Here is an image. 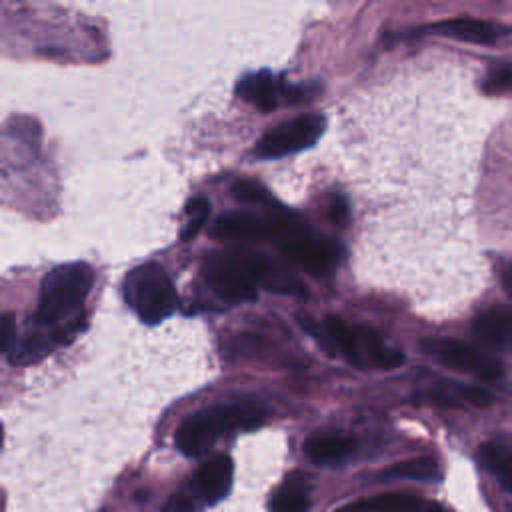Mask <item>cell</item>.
<instances>
[{"label": "cell", "instance_id": "cell-5", "mask_svg": "<svg viewBox=\"0 0 512 512\" xmlns=\"http://www.w3.org/2000/svg\"><path fill=\"white\" fill-rule=\"evenodd\" d=\"M122 294L128 308L144 324L162 322L178 306L174 284L168 272L156 262H146L132 268L124 278Z\"/></svg>", "mask_w": 512, "mask_h": 512}, {"label": "cell", "instance_id": "cell-25", "mask_svg": "<svg viewBox=\"0 0 512 512\" xmlns=\"http://www.w3.org/2000/svg\"><path fill=\"white\" fill-rule=\"evenodd\" d=\"M504 288L512 296V266H508V270L504 272Z\"/></svg>", "mask_w": 512, "mask_h": 512}, {"label": "cell", "instance_id": "cell-19", "mask_svg": "<svg viewBox=\"0 0 512 512\" xmlns=\"http://www.w3.org/2000/svg\"><path fill=\"white\" fill-rule=\"evenodd\" d=\"M184 214H186V222H184V228H182V232H180V238H182L184 242H188V240H192V238L204 228V224L208 222V216H210V202H208L206 198H202V196H196V198L188 200Z\"/></svg>", "mask_w": 512, "mask_h": 512}, {"label": "cell", "instance_id": "cell-20", "mask_svg": "<svg viewBox=\"0 0 512 512\" xmlns=\"http://www.w3.org/2000/svg\"><path fill=\"white\" fill-rule=\"evenodd\" d=\"M232 196L242 202V204H250V206H262V208H270L274 206V198L270 196V192L260 186L258 182L252 180H238L232 186Z\"/></svg>", "mask_w": 512, "mask_h": 512}, {"label": "cell", "instance_id": "cell-12", "mask_svg": "<svg viewBox=\"0 0 512 512\" xmlns=\"http://www.w3.org/2000/svg\"><path fill=\"white\" fill-rule=\"evenodd\" d=\"M328 344L326 350H334L342 354L346 360H350L356 366H364V354H362V336L360 326H350L340 316H328L324 322Z\"/></svg>", "mask_w": 512, "mask_h": 512}, {"label": "cell", "instance_id": "cell-11", "mask_svg": "<svg viewBox=\"0 0 512 512\" xmlns=\"http://www.w3.org/2000/svg\"><path fill=\"white\" fill-rule=\"evenodd\" d=\"M428 32L450 36L462 42H472V44H494L496 38L502 34V28L494 26L492 22H484L476 18H454V20H446L430 26Z\"/></svg>", "mask_w": 512, "mask_h": 512}, {"label": "cell", "instance_id": "cell-6", "mask_svg": "<svg viewBox=\"0 0 512 512\" xmlns=\"http://www.w3.org/2000/svg\"><path fill=\"white\" fill-rule=\"evenodd\" d=\"M324 118L318 114H306L298 116L294 120H288L270 132H266L258 146L256 156L260 158H282L288 154L302 152L306 148H312L318 138L324 132Z\"/></svg>", "mask_w": 512, "mask_h": 512}, {"label": "cell", "instance_id": "cell-17", "mask_svg": "<svg viewBox=\"0 0 512 512\" xmlns=\"http://www.w3.org/2000/svg\"><path fill=\"white\" fill-rule=\"evenodd\" d=\"M400 478H408V480H418V482H436L440 480V470L436 460L432 458H416L410 462H402L396 464L388 470H382L378 474V480H400Z\"/></svg>", "mask_w": 512, "mask_h": 512}, {"label": "cell", "instance_id": "cell-10", "mask_svg": "<svg viewBox=\"0 0 512 512\" xmlns=\"http://www.w3.org/2000/svg\"><path fill=\"white\" fill-rule=\"evenodd\" d=\"M274 218L270 214H256L248 210L226 212L216 218L210 234L218 240H262L272 238Z\"/></svg>", "mask_w": 512, "mask_h": 512}, {"label": "cell", "instance_id": "cell-16", "mask_svg": "<svg viewBox=\"0 0 512 512\" xmlns=\"http://www.w3.org/2000/svg\"><path fill=\"white\" fill-rule=\"evenodd\" d=\"M480 462L486 470H490L500 486L512 492V452L502 444L488 442L480 446Z\"/></svg>", "mask_w": 512, "mask_h": 512}, {"label": "cell", "instance_id": "cell-4", "mask_svg": "<svg viewBox=\"0 0 512 512\" xmlns=\"http://www.w3.org/2000/svg\"><path fill=\"white\" fill-rule=\"evenodd\" d=\"M266 412L254 402L216 404L190 414L176 432V448L186 456L204 454L232 430H250L264 422Z\"/></svg>", "mask_w": 512, "mask_h": 512}, {"label": "cell", "instance_id": "cell-21", "mask_svg": "<svg viewBox=\"0 0 512 512\" xmlns=\"http://www.w3.org/2000/svg\"><path fill=\"white\" fill-rule=\"evenodd\" d=\"M510 86H512V66L510 64L496 66L488 72L486 84H484V88L488 92H500V90H506Z\"/></svg>", "mask_w": 512, "mask_h": 512}, {"label": "cell", "instance_id": "cell-18", "mask_svg": "<svg viewBox=\"0 0 512 512\" xmlns=\"http://www.w3.org/2000/svg\"><path fill=\"white\" fill-rule=\"evenodd\" d=\"M426 504L412 496V494H402V492H390V494H382L370 500H362V502H354L350 508H362V510H400V512H408V510H418L424 508Z\"/></svg>", "mask_w": 512, "mask_h": 512}, {"label": "cell", "instance_id": "cell-7", "mask_svg": "<svg viewBox=\"0 0 512 512\" xmlns=\"http://www.w3.org/2000/svg\"><path fill=\"white\" fill-rule=\"evenodd\" d=\"M422 348L426 354L434 356L442 364L462 372L476 374L482 380H496L502 374L500 366L494 360L484 358L472 346L458 340H426Z\"/></svg>", "mask_w": 512, "mask_h": 512}, {"label": "cell", "instance_id": "cell-3", "mask_svg": "<svg viewBox=\"0 0 512 512\" xmlns=\"http://www.w3.org/2000/svg\"><path fill=\"white\" fill-rule=\"evenodd\" d=\"M268 210L274 218L270 240L290 262L314 276L328 274L340 262L342 250L336 242L314 232L306 222H302L284 206L274 204Z\"/></svg>", "mask_w": 512, "mask_h": 512}, {"label": "cell", "instance_id": "cell-8", "mask_svg": "<svg viewBox=\"0 0 512 512\" xmlns=\"http://www.w3.org/2000/svg\"><path fill=\"white\" fill-rule=\"evenodd\" d=\"M236 94L256 106L262 112H272L280 106L282 100L286 102H300L304 98L302 88H288L282 84L280 78H276L272 72H254L244 76L238 86Z\"/></svg>", "mask_w": 512, "mask_h": 512}, {"label": "cell", "instance_id": "cell-15", "mask_svg": "<svg viewBox=\"0 0 512 512\" xmlns=\"http://www.w3.org/2000/svg\"><path fill=\"white\" fill-rule=\"evenodd\" d=\"M472 330L482 342L490 346H502L512 334V318L506 312L490 310L474 320Z\"/></svg>", "mask_w": 512, "mask_h": 512}, {"label": "cell", "instance_id": "cell-2", "mask_svg": "<svg viewBox=\"0 0 512 512\" xmlns=\"http://www.w3.org/2000/svg\"><path fill=\"white\" fill-rule=\"evenodd\" d=\"M94 284V272L84 262L52 268L40 286L34 320L62 344L80 328V310Z\"/></svg>", "mask_w": 512, "mask_h": 512}, {"label": "cell", "instance_id": "cell-24", "mask_svg": "<svg viewBox=\"0 0 512 512\" xmlns=\"http://www.w3.org/2000/svg\"><path fill=\"white\" fill-rule=\"evenodd\" d=\"M328 212H330V218H332L336 224H344L346 218H348V204H346V200H344L342 196H338V194L332 196Z\"/></svg>", "mask_w": 512, "mask_h": 512}, {"label": "cell", "instance_id": "cell-1", "mask_svg": "<svg viewBox=\"0 0 512 512\" xmlns=\"http://www.w3.org/2000/svg\"><path fill=\"white\" fill-rule=\"evenodd\" d=\"M206 286L226 302H250L258 288L290 296H306V286L264 254L250 250H214L200 268Z\"/></svg>", "mask_w": 512, "mask_h": 512}, {"label": "cell", "instance_id": "cell-9", "mask_svg": "<svg viewBox=\"0 0 512 512\" xmlns=\"http://www.w3.org/2000/svg\"><path fill=\"white\" fill-rule=\"evenodd\" d=\"M234 478V464L226 454L206 460L192 476L190 490L202 504H216L228 496Z\"/></svg>", "mask_w": 512, "mask_h": 512}, {"label": "cell", "instance_id": "cell-13", "mask_svg": "<svg viewBox=\"0 0 512 512\" xmlns=\"http://www.w3.org/2000/svg\"><path fill=\"white\" fill-rule=\"evenodd\" d=\"M306 454L316 464H336L346 460L356 450V440L352 436L326 434L314 436L306 442Z\"/></svg>", "mask_w": 512, "mask_h": 512}, {"label": "cell", "instance_id": "cell-14", "mask_svg": "<svg viewBox=\"0 0 512 512\" xmlns=\"http://www.w3.org/2000/svg\"><path fill=\"white\" fill-rule=\"evenodd\" d=\"M310 506V490L304 480L288 478L270 498L268 508L274 512H302Z\"/></svg>", "mask_w": 512, "mask_h": 512}, {"label": "cell", "instance_id": "cell-23", "mask_svg": "<svg viewBox=\"0 0 512 512\" xmlns=\"http://www.w3.org/2000/svg\"><path fill=\"white\" fill-rule=\"evenodd\" d=\"M14 340H16V334H14L12 318H10V314H4V316H2V328H0V346H2V352H4V354L10 350V346L14 344Z\"/></svg>", "mask_w": 512, "mask_h": 512}, {"label": "cell", "instance_id": "cell-22", "mask_svg": "<svg viewBox=\"0 0 512 512\" xmlns=\"http://www.w3.org/2000/svg\"><path fill=\"white\" fill-rule=\"evenodd\" d=\"M460 400H466L474 406H488L492 402V394L482 386H454Z\"/></svg>", "mask_w": 512, "mask_h": 512}]
</instances>
